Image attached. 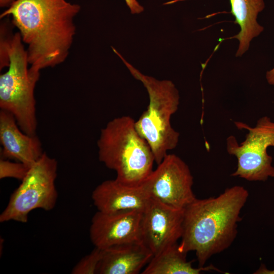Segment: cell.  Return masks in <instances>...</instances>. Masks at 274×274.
Here are the masks:
<instances>
[{"instance_id": "5", "label": "cell", "mask_w": 274, "mask_h": 274, "mask_svg": "<svg viewBox=\"0 0 274 274\" xmlns=\"http://www.w3.org/2000/svg\"><path fill=\"white\" fill-rule=\"evenodd\" d=\"M131 75L142 82L149 98L147 109L135 121L139 134L147 141L153 153L155 161L160 163L169 150L178 145L180 133L174 129L171 117L178 110L180 96L175 84L170 80H159L144 75L114 49Z\"/></svg>"}, {"instance_id": "17", "label": "cell", "mask_w": 274, "mask_h": 274, "mask_svg": "<svg viewBox=\"0 0 274 274\" xmlns=\"http://www.w3.org/2000/svg\"><path fill=\"white\" fill-rule=\"evenodd\" d=\"M30 167L20 162H12L2 158L0 160V179L12 178L22 181Z\"/></svg>"}, {"instance_id": "9", "label": "cell", "mask_w": 274, "mask_h": 274, "mask_svg": "<svg viewBox=\"0 0 274 274\" xmlns=\"http://www.w3.org/2000/svg\"><path fill=\"white\" fill-rule=\"evenodd\" d=\"M184 212L150 197L142 212L141 239L153 256L181 238Z\"/></svg>"}, {"instance_id": "11", "label": "cell", "mask_w": 274, "mask_h": 274, "mask_svg": "<svg viewBox=\"0 0 274 274\" xmlns=\"http://www.w3.org/2000/svg\"><path fill=\"white\" fill-rule=\"evenodd\" d=\"M0 141L3 158L14 159L29 166L44 153L39 139L23 132L14 116L3 110L0 111Z\"/></svg>"}, {"instance_id": "2", "label": "cell", "mask_w": 274, "mask_h": 274, "mask_svg": "<svg viewBox=\"0 0 274 274\" xmlns=\"http://www.w3.org/2000/svg\"><path fill=\"white\" fill-rule=\"evenodd\" d=\"M248 197L244 187L235 185L215 197L196 198L184 209L180 250L194 251L199 267H203L212 256L228 249L236 238Z\"/></svg>"}, {"instance_id": "18", "label": "cell", "mask_w": 274, "mask_h": 274, "mask_svg": "<svg viewBox=\"0 0 274 274\" xmlns=\"http://www.w3.org/2000/svg\"><path fill=\"white\" fill-rule=\"evenodd\" d=\"M125 1L132 14H139L144 11V8L137 0H125Z\"/></svg>"}, {"instance_id": "20", "label": "cell", "mask_w": 274, "mask_h": 274, "mask_svg": "<svg viewBox=\"0 0 274 274\" xmlns=\"http://www.w3.org/2000/svg\"><path fill=\"white\" fill-rule=\"evenodd\" d=\"M266 79L269 85L274 86V67L266 72Z\"/></svg>"}, {"instance_id": "4", "label": "cell", "mask_w": 274, "mask_h": 274, "mask_svg": "<svg viewBox=\"0 0 274 274\" xmlns=\"http://www.w3.org/2000/svg\"><path fill=\"white\" fill-rule=\"evenodd\" d=\"M1 33V66L8 71L0 76V107L11 113L24 133L36 135L37 126L34 91L40 72L28 67L27 53L20 33L8 39Z\"/></svg>"}, {"instance_id": "21", "label": "cell", "mask_w": 274, "mask_h": 274, "mask_svg": "<svg viewBox=\"0 0 274 274\" xmlns=\"http://www.w3.org/2000/svg\"><path fill=\"white\" fill-rule=\"evenodd\" d=\"M15 0H0V7H9Z\"/></svg>"}, {"instance_id": "22", "label": "cell", "mask_w": 274, "mask_h": 274, "mask_svg": "<svg viewBox=\"0 0 274 274\" xmlns=\"http://www.w3.org/2000/svg\"><path fill=\"white\" fill-rule=\"evenodd\" d=\"M273 146H274V145H273Z\"/></svg>"}, {"instance_id": "6", "label": "cell", "mask_w": 274, "mask_h": 274, "mask_svg": "<svg viewBox=\"0 0 274 274\" xmlns=\"http://www.w3.org/2000/svg\"><path fill=\"white\" fill-rule=\"evenodd\" d=\"M57 169L55 159L44 152L11 195L0 215V222L26 223L29 213L33 210H52L58 196L55 186Z\"/></svg>"}, {"instance_id": "7", "label": "cell", "mask_w": 274, "mask_h": 274, "mask_svg": "<svg viewBox=\"0 0 274 274\" xmlns=\"http://www.w3.org/2000/svg\"><path fill=\"white\" fill-rule=\"evenodd\" d=\"M235 123L238 128H246L249 132L239 144L233 135L226 139L228 153L237 160L236 169L231 176L249 181H265L274 177L272 158L267 151L268 147L274 145V122L264 116L253 127L241 122Z\"/></svg>"}, {"instance_id": "16", "label": "cell", "mask_w": 274, "mask_h": 274, "mask_svg": "<svg viewBox=\"0 0 274 274\" xmlns=\"http://www.w3.org/2000/svg\"><path fill=\"white\" fill-rule=\"evenodd\" d=\"M102 254V249L95 247L88 255L83 257L73 268L74 274H95L97 270Z\"/></svg>"}, {"instance_id": "15", "label": "cell", "mask_w": 274, "mask_h": 274, "mask_svg": "<svg viewBox=\"0 0 274 274\" xmlns=\"http://www.w3.org/2000/svg\"><path fill=\"white\" fill-rule=\"evenodd\" d=\"M187 254L180 250L178 243L153 256L142 274H199L204 271L222 272L212 264L195 268L186 259Z\"/></svg>"}, {"instance_id": "19", "label": "cell", "mask_w": 274, "mask_h": 274, "mask_svg": "<svg viewBox=\"0 0 274 274\" xmlns=\"http://www.w3.org/2000/svg\"><path fill=\"white\" fill-rule=\"evenodd\" d=\"M255 274H274V269L270 270L262 264L259 268L254 272Z\"/></svg>"}, {"instance_id": "12", "label": "cell", "mask_w": 274, "mask_h": 274, "mask_svg": "<svg viewBox=\"0 0 274 274\" xmlns=\"http://www.w3.org/2000/svg\"><path fill=\"white\" fill-rule=\"evenodd\" d=\"M91 196L98 211L105 213L143 211L150 199L142 185L128 186L116 179L102 182L94 189Z\"/></svg>"}, {"instance_id": "1", "label": "cell", "mask_w": 274, "mask_h": 274, "mask_svg": "<svg viewBox=\"0 0 274 274\" xmlns=\"http://www.w3.org/2000/svg\"><path fill=\"white\" fill-rule=\"evenodd\" d=\"M81 10L66 0H15L1 14L11 16L37 71L64 61L76 34L74 18Z\"/></svg>"}, {"instance_id": "8", "label": "cell", "mask_w": 274, "mask_h": 274, "mask_svg": "<svg viewBox=\"0 0 274 274\" xmlns=\"http://www.w3.org/2000/svg\"><path fill=\"white\" fill-rule=\"evenodd\" d=\"M193 184L188 165L178 156L168 153L142 185L150 198L184 209L196 198Z\"/></svg>"}, {"instance_id": "14", "label": "cell", "mask_w": 274, "mask_h": 274, "mask_svg": "<svg viewBox=\"0 0 274 274\" xmlns=\"http://www.w3.org/2000/svg\"><path fill=\"white\" fill-rule=\"evenodd\" d=\"M231 13L234 23L240 27L239 32L234 36L238 42L236 57L243 56L248 50L253 39L259 36L264 27L258 23L257 16L265 8L264 0H229Z\"/></svg>"}, {"instance_id": "13", "label": "cell", "mask_w": 274, "mask_h": 274, "mask_svg": "<svg viewBox=\"0 0 274 274\" xmlns=\"http://www.w3.org/2000/svg\"><path fill=\"white\" fill-rule=\"evenodd\" d=\"M152 257V252L142 241L104 249L97 273L137 274Z\"/></svg>"}, {"instance_id": "10", "label": "cell", "mask_w": 274, "mask_h": 274, "mask_svg": "<svg viewBox=\"0 0 274 274\" xmlns=\"http://www.w3.org/2000/svg\"><path fill=\"white\" fill-rule=\"evenodd\" d=\"M143 211L129 210L113 213L97 211L90 227V238L95 247L106 249L125 243L141 241Z\"/></svg>"}, {"instance_id": "3", "label": "cell", "mask_w": 274, "mask_h": 274, "mask_svg": "<svg viewBox=\"0 0 274 274\" xmlns=\"http://www.w3.org/2000/svg\"><path fill=\"white\" fill-rule=\"evenodd\" d=\"M129 116L116 117L101 130L97 141L99 160L116 173V179L141 186L153 171L155 158L147 141Z\"/></svg>"}]
</instances>
